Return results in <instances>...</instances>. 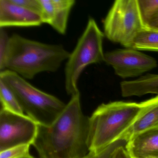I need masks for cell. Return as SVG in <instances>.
<instances>
[{"instance_id":"6","label":"cell","mask_w":158,"mask_h":158,"mask_svg":"<svg viewBox=\"0 0 158 158\" xmlns=\"http://www.w3.org/2000/svg\"><path fill=\"white\" fill-rule=\"evenodd\" d=\"M104 34L113 42L131 48L136 35L145 27L137 0H116L103 22Z\"/></svg>"},{"instance_id":"11","label":"cell","mask_w":158,"mask_h":158,"mask_svg":"<svg viewBox=\"0 0 158 158\" xmlns=\"http://www.w3.org/2000/svg\"><path fill=\"white\" fill-rule=\"evenodd\" d=\"M127 148L133 158H158V128L132 137Z\"/></svg>"},{"instance_id":"15","label":"cell","mask_w":158,"mask_h":158,"mask_svg":"<svg viewBox=\"0 0 158 158\" xmlns=\"http://www.w3.org/2000/svg\"><path fill=\"white\" fill-rule=\"evenodd\" d=\"M0 100L2 110L17 114H25L15 94L1 79Z\"/></svg>"},{"instance_id":"10","label":"cell","mask_w":158,"mask_h":158,"mask_svg":"<svg viewBox=\"0 0 158 158\" xmlns=\"http://www.w3.org/2000/svg\"><path fill=\"white\" fill-rule=\"evenodd\" d=\"M43 23L50 25L59 34L66 33L69 15L74 0H40Z\"/></svg>"},{"instance_id":"12","label":"cell","mask_w":158,"mask_h":158,"mask_svg":"<svg viewBox=\"0 0 158 158\" xmlns=\"http://www.w3.org/2000/svg\"><path fill=\"white\" fill-rule=\"evenodd\" d=\"M143 103L142 113L127 133L130 139L146 131L158 128V96Z\"/></svg>"},{"instance_id":"9","label":"cell","mask_w":158,"mask_h":158,"mask_svg":"<svg viewBox=\"0 0 158 158\" xmlns=\"http://www.w3.org/2000/svg\"><path fill=\"white\" fill-rule=\"evenodd\" d=\"M43 23L38 14L15 4L12 0H0V27H32Z\"/></svg>"},{"instance_id":"20","label":"cell","mask_w":158,"mask_h":158,"mask_svg":"<svg viewBox=\"0 0 158 158\" xmlns=\"http://www.w3.org/2000/svg\"><path fill=\"white\" fill-rule=\"evenodd\" d=\"M13 2L41 16V6L40 0H12Z\"/></svg>"},{"instance_id":"21","label":"cell","mask_w":158,"mask_h":158,"mask_svg":"<svg viewBox=\"0 0 158 158\" xmlns=\"http://www.w3.org/2000/svg\"><path fill=\"white\" fill-rule=\"evenodd\" d=\"M146 27L158 30V12L153 15L147 23Z\"/></svg>"},{"instance_id":"22","label":"cell","mask_w":158,"mask_h":158,"mask_svg":"<svg viewBox=\"0 0 158 158\" xmlns=\"http://www.w3.org/2000/svg\"><path fill=\"white\" fill-rule=\"evenodd\" d=\"M114 158H133L127 148H122L116 152Z\"/></svg>"},{"instance_id":"8","label":"cell","mask_w":158,"mask_h":158,"mask_svg":"<svg viewBox=\"0 0 158 158\" xmlns=\"http://www.w3.org/2000/svg\"><path fill=\"white\" fill-rule=\"evenodd\" d=\"M104 62L123 78L136 77L158 65L155 59L133 48L117 49L104 53Z\"/></svg>"},{"instance_id":"7","label":"cell","mask_w":158,"mask_h":158,"mask_svg":"<svg viewBox=\"0 0 158 158\" xmlns=\"http://www.w3.org/2000/svg\"><path fill=\"white\" fill-rule=\"evenodd\" d=\"M38 129L39 125L26 114L1 109L0 152L18 145H33Z\"/></svg>"},{"instance_id":"17","label":"cell","mask_w":158,"mask_h":158,"mask_svg":"<svg viewBox=\"0 0 158 158\" xmlns=\"http://www.w3.org/2000/svg\"><path fill=\"white\" fill-rule=\"evenodd\" d=\"M140 16L144 26L158 12V0H137Z\"/></svg>"},{"instance_id":"18","label":"cell","mask_w":158,"mask_h":158,"mask_svg":"<svg viewBox=\"0 0 158 158\" xmlns=\"http://www.w3.org/2000/svg\"><path fill=\"white\" fill-rule=\"evenodd\" d=\"M31 145L27 144L18 145L0 152V158H23L31 155Z\"/></svg>"},{"instance_id":"16","label":"cell","mask_w":158,"mask_h":158,"mask_svg":"<svg viewBox=\"0 0 158 158\" xmlns=\"http://www.w3.org/2000/svg\"><path fill=\"white\" fill-rule=\"evenodd\" d=\"M129 139V136L126 135L100 151L89 152L87 155L82 158H114L118 150L122 148L127 147Z\"/></svg>"},{"instance_id":"4","label":"cell","mask_w":158,"mask_h":158,"mask_svg":"<svg viewBox=\"0 0 158 158\" xmlns=\"http://www.w3.org/2000/svg\"><path fill=\"white\" fill-rule=\"evenodd\" d=\"M0 79L15 94L25 114L39 125H51L66 106L58 98L37 88L10 70L1 72Z\"/></svg>"},{"instance_id":"13","label":"cell","mask_w":158,"mask_h":158,"mask_svg":"<svg viewBox=\"0 0 158 158\" xmlns=\"http://www.w3.org/2000/svg\"><path fill=\"white\" fill-rule=\"evenodd\" d=\"M122 96L140 97L148 94L158 95V74H148L138 79L120 84Z\"/></svg>"},{"instance_id":"5","label":"cell","mask_w":158,"mask_h":158,"mask_svg":"<svg viewBox=\"0 0 158 158\" xmlns=\"http://www.w3.org/2000/svg\"><path fill=\"white\" fill-rule=\"evenodd\" d=\"M103 37L104 34L95 20L89 18L65 65V88L68 95L72 96L79 92L78 80L87 66L104 61Z\"/></svg>"},{"instance_id":"23","label":"cell","mask_w":158,"mask_h":158,"mask_svg":"<svg viewBox=\"0 0 158 158\" xmlns=\"http://www.w3.org/2000/svg\"><path fill=\"white\" fill-rule=\"evenodd\" d=\"M23 158H36L34 157V156H32V155H29V156H27V157H24Z\"/></svg>"},{"instance_id":"3","label":"cell","mask_w":158,"mask_h":158,"mask_svg":"<svg viewBox=\"0 0 158 158\" xmlns=\"http://www.w3.org/2000/svg\"><path fill=\"white\" fill-rule=\"evenodd\" d=\"M143 102L102 103L89 117L88 147L98 152L127 134L143 111Z\"/></svg>"},{"instance_id":"2","label":"cell","mask_w":158,"mask_h":158,"mask_svg":"<svg viewBox=\"0 0 158 158\" xmlns=\"http://www.w3.org/2000/svg\"><path fill=\"white\" fill-rule=\"evenodd\" d=\"M70 54L61 45L46 44L14 34L9 40L5 67L25 79H32L42 72H56Z\"/></svg>"},{"instance_id":"14","label":"cell","mask_w":158,"mask_h":158,"mask_svg":"<svg viewBox=\"0 0 158 158\" xmlns=\"http://www.w3.org/2000/svg\"><path fill=\"white\" fill-rule=\"evenodd\" d=\"M131 48L158 52V30L144 27L134 39Z\"/></svg>"},{"instance_id":"1","label":"cell","mask_w":158,"mask_h":158,"mask_svg":"<svg viewBox=\"0 0 158 158\" xmlns=\"http://www.w3.org/2000/svg\"><path fill=\"white\" fill-rule=\"evenodd\" d=\"M89 117L82 111L80 92L71 96L62 112L48 126L39 125L33 145L40 158H82L89 153Z\"/></svg>"},{"instance_id":"19","label":"cell","mask_w":158,"mask_h":158,"mask_svg":"<svg viewBox=\"0 0 158 158\" xmlns=\"http://www.w3.org/2000/svg\"><path fill=\"white\" fill-rule=\"evenodd\" d=\"M10 37L5 30L1 28L0 30V70L1 72L6 70L5 62L8 52Z\"/></svg>"}]
</instances>
